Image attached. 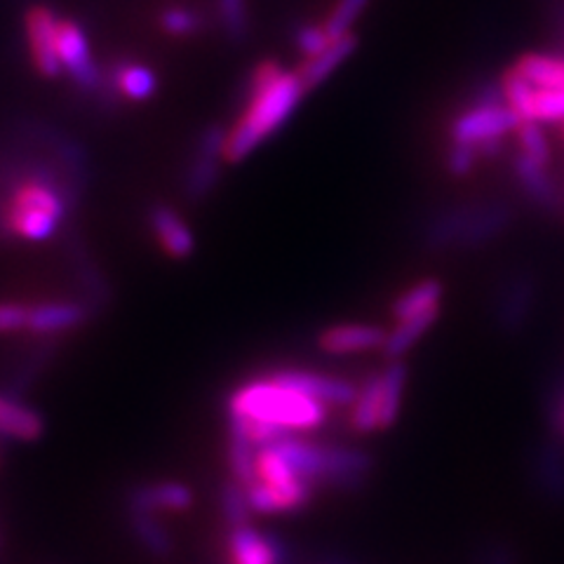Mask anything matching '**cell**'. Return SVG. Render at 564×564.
Returning a JSON list of instances; mask_svg holds the SVG:
<instances>
[{
    "label": "cell",
    "mask_w": 564,
    "mask_h": 564,
    "mask_svg": "<svg viewBox=\"0 0 564 564\" xmlns=\"http://www.w3.org/2000/svg\"><path fill=\"white\" fill-rule=\"evenodd\" d=\"M306 93L296 70L282 68L278 62H261L252 74L245 111L226 132L224 161H245L263 139L285 126Z\"/></svg>",
    "instance_id": "6da1fadb"
},
{
    "label": "cell",
    "mask_w": 564,
    "mask_h": 564,
    "mask_svg": "<svg viewBox=\"0 0 564 564\" xmlns=\"http://www.w3.org/2000/svg\"><path fill=\"white\" fill-rule=\"evenodd\" d=\"M228 412L234 419H252L275 423L290 433L315 431L327 421V404L311 398L296 388L278 381L259 379L245 383L228 400Z\"/></svg>",
    "instance_id": "7a4b0ae2"
},
{
    "label": "cell",
    "mask_w": 564,
    "mask_h": 564,
    "mask_svg": "<svg viewBox=\"0 0 564 564\" xmlns=\"http://www.w3.org/2000/svg\"><path fill=\"white\" fill-rule=\"evenodd\" d=\"M520 122L522 118L506 104L499 87L497 95L478 97L470 109L452 120L449 139L454 144L478 147L482 158H491L503 149V137L508 132H516Z\"/></svg>",
    "instance_id": "3957f363"
},
{
    "label": "cell",
    "mask_w": 564,
    "mask_h": 564,
    "mask_svg": "<svg viewBox=\"0 0 564 564\" xmlns=\"http://www.w3.org/2000/svg\"><path fill=\"white\" fill-rule=\"evenodd\" d=\"M375 473V458L365 449L325 445V468L321 485L339 491H356L367 485Z\"/></svg>",
    "instance_id": "277c9868"
},
{
    "label": "cell",
    "mask_w": 564,
    "mask_h": 564,
    "mask_svg": "<svg viewBox=\"0 0 564 564\" xmlns=\"http://www.w3.org/2000/svg\"><path fill=\"white\" fill-rule=\"evenodd\" d=\"M26 35L29 50L35 70L45 78H55L62 74L59 62V20L57 14L47 8H31L26 14Z\"/></svg>",
    "instance_id": "5b68a950"
},
{
    "label": "cell",
    "mask_w": 564,
    "mask_h": 564,
    "mask_svg": "<svg viewBox=\"0 0 564 564\" xmlns=\"http://www.w3.org/2000/svg\"><path fill=\"white\" fill-rule=\"evenodd\" d=\"M273 381L296 388V391L308 393L311 398L325 402L327 408H350L356 402L358 386H352L346 379H334L315 372H304V369H282L271 377Z\"/></svg>",
    "instance_id": "8992f818"
},
{
    "label": "cell",
    "mask_w": 564,
    "mask_h": 564,
    "mask_svg": "<svg viewBox=\"0 0 564 564\" xmlns=\"http://www.w3.org/2000/svg\"><path fill=\"white\" fill-rule=\"evenodd\" d=\"M57 47H59L62 68L68 70V76L74 78L80 87H95V83L99 80V70L93 62L87 35L76 22L59 20Z\"/></svg>",
    "instance_id": "52a82bcc"
},
{
    "label": "cell",
    "mask_w": 564,
    "mask_h": 564,
    "mask_svg": "<svg viewBox=\"0 0 564 564\" xmlns=\"http://www.w3.org/2000/svg\"><path fill=\"white\" fill-rule=\"evenodd\" d=\"M228 560L231 564H282V545L278 539L259 532L252 524L231 527Z\"/></svg>",
    "instance_id": "ba28073f"
},
{
    "label": "cell",
    "mask_w": 564,
    "mask_h": 564,
    "mask_svg": "<svg viewBox=\"0 0 564 564\" xmlns=\"http://www.w3.org/2000/svg\"><path fill=\"white\" fill-rule=\"evenodd\" d=\"M388 332L377 325H334L321 334V348L329 356H352L383 348Z\"/></svg>",
    "instance_id": "9c48e42d"
},
{
    "label": "cell",
    "mask_w": 564,
    "mask_h": 564,
    "mask_svg": "<svg viewBox=\"0 0 564 564\" xmlns=\"http://www.w3.org/2000/svg\"><path fill=\"white\" fill-rule=\"evenodd\" d=\"M151 228L155 240L161 242V247L165 250L167 257L172 259H186L193 247H196V240H193L191 228L186 226V221L176 215V212L167 205H155L151 209Z\"/></svg>",
    "instance_id": "30bf717a"
},
{
    "label": "cell",
    "mask_w": 564,
    "mask_h": 564,
    "mask_svg": "<svg viewBox=\"0 0 564 564\" xmlns=\"http://www.w3.org/2000/svg\"><path fill=\"white\" fill-rule=\"evenodd\" d=\"M358 47V35L356 33H346L344 39L339 41H332L321 55H315L311 59H304V64L296 68L299 78H302L306 90H315L317 85L323 80H327L334 70H337L352 52Z\"/></svg>",
    "instance_id": "8fae6325"
},
{
    "label": "cell",
    "mask_w": 564,
    "mask_h": 564,
    "mask_svg": "<svg viewBox=\"0 0 564 564\" xmlns=\"http://www.w3.org/2000/svg\"><path fill=\"white\" fill-rule=\"evenodd\" d=\"M273 447L288 458V464L294 468V473L308 485H321L323 468H325V445L306 443V440L288 435L280 443H273Z\"/></svg>",
    "instance_id": "7c38bea8"
},
{
    "label": "cell",
    "mask_w": 564,
    "mask_h": 564,
    "mask_svg": "<svg viewBox=\"0 0 564 564\" xmlns=\"http://www.w3.org/2000/svg\"><path fill=\"white\" fill-rule=\"evenodd\" d=\"M193 494L182 482H155L151 487H141L132 494V510L134 513H153V510H180L191 508Z\"/></svg>",
    "instance_id": "4fadbf2b"
},
{
    "label": "cell",
    "mask_w": 564,
    "mask_h": 564,
    "mask_svg": "<svg viewBox=\"0 0 564 564\" xmlns=\"http://www.w3.org/2000/svg\"><path fill=\"white\" fill-rule=\"evenodd\" d=\"M348 423L352 433L358 435L381 431V375H369L358 386L356 402L350 404Z\"/></svg>",
    "instance_id": "5bb4252c"
},
{
    "label": "cell",
    "mask_w": 564,
    "mask_h": 564,
    "mask_svg": "<svg viewBox=\"0 0 564 564\" xmlns=\"http://www.w3.org/2000/svg\"><path fill=\"white\" fill-rule=\"evenodd\" d=\"M224 144H226V132L221 128H212L203 137V147L198 161L193 163V170L188 172L186 193L191 196H200V193L209 191L212 184L217 180V158H224Z\"/></svg>",
    "instance_id": "9a60e30c"
},
{
    "label": "cell",
    "mask_w": 564,
    "mask_h": 564,
    "mask_svg": "<svg viewBox=\"0 0 564 564\" xmlns=\"http://www.w3.org/2000/svg\"><path fill=\"white\" fill-rule=\"evenodd\" d=\"M85 311L78 304L52 302L29 308L26 329L33 334H59L83 325Z\"/></svg>",
    "instance_id": "2e32d148"
},
{
    "label": "cell",
    "mask_w": 564,
    "mask_h": 564,
    "mask_svg": "<svg viewBox=\"0 0 564 564\" xmlns=\"http://www.w3.org/2000/svg\"><path fill=\"white\" fill-rule=\"evenodd\" d=\"M513 174L522 191L529 198L539 205H553L557 200V186L551 176V170L545 165H539L532 158H527L524 153L513 155Z\"/></svg>",
    "instance_id": "e0dca14e"
},
{
    "label": "cell",
    "mask_w": 564,
    "mask_h": 564,
    "mask_svg": "<svg viewBox=\"0 0 564 564\" xmlns=\"http://www.w3.org/2000/svg\"><path fill=\"white\" fill-rule=\"evenodd\" d=\"M443 294H445V285L437 278L419 280L416 285L404 290L395 299L391 306V315L400 323V321H408V317L435 311L440 308V304H443Z\"/></svg>",
    "instance_id": "ac0fdd59"
},
{
    "label": "cell",
    "mask_w": 564,
    "mask_h": 564,
    "mask_svg": "<svg viewBox=\"0 0 564 564\" xmlns=\"http://www.w3.org/2000/svg\"><path fill=\"white\" fill-rule=\"evenodd\" d=\"M510 68L532 83L536 90H562L564 87V57L524 55Z\"/></svg>",
    "instance_id": "d6986e66"
},
{
    "label": "cell",
    "mask_w": 564,
    "mask_h": 564,
    "mask_svg": "<svg viewBox=\"0 0 564 564\" xmlns=\"http://www.w3.org/2000/svg\"><path fill=\"white\" fill-rule=\"evenodd\" d=\"M437 315H440V308L408 317V321H400L398 327L388 334V339L381 348L383 356L388 360H400L404 352H410L414 348V344H419L423 334H426L437 323Z\"/></svg>",
    "instance_id": "ffe728a7"
},
{
    "label": "cell",
    "mask_w": 564,
    "mask_h": 564,
    "mask_svg": "<svg viewBox=\"0 0 564 564\" xmlns=\"http://www.w3.org/2000/svg\"><path fill=\"white\" fill-rule=\"evenodd\" d=\"M43 433V419L39 412L22 402L0 398V435L14 440H35Z\"/></svg>",
    "instance_id": "44dd1931"
},
{
    "label": "cell",
    "mask_w": 564,
    "mask_h": 564,
    "mask_svg": "<svg viewBox=\"0 0 564 564\" xmlns=\"http://www.w3.org/2000/svg\"><path fill=\"white\" fill-rule=\"evenodd\" d=\"M404 383H408V365L391 360L381 372V431L395 426L402 408Z\"/></svg>",
    "instance_id": "7402d4cb"
},
{
    "label": "cell",
    "mask_w": 564,
    "mask_h": 564,
    "mask_svg": "<svg viewBox=\"0 0 564 564\" xmlns=\"http://www.w3.org/2000/svg\"><path fill=\"white\" fill-rule=\"evenodd\" d=\"M10 209H29V212H45V215H52L62 219L64 217V203L59 198V193L39 182L31 180L24 182L14 188L12 200H10Z\"/></svg>",
    "instance_id": "603a6c76"
},
{
    "label": "cell",
    "mask_w": 564,
    "mask_h": 564,
    "mask_svg": "<svg viewBox=\"0 0 564 564\" xmlns=\"http://www.w3.org/2000/svg\"><path fill=\"white\" fill-rule=\"evenodd\" d=\"M254 445L250 443L240 429L231 426V435H228V466H231L234 480L242 487H250L257 475H254Z\"/></svg>",
    "instance_id": "cb8c5ba5"
},
{
    "label": "cell",
    "mask_w": 564,
    "mask_h": 564,
    "mask_svg": "<svg viewBox=\"0 0 564 564\" xmlns=\"http://www.w3.org/2000/svg\"><path fill=\"white\" fill-rule=\"evenodd\" d=\"M116 87L126 95L128 99L144 101L153 97L158 78L151 68L139 66V64H126L116 70Z\"/></svg>",
    "instance_id": "d4e9b609"
},
{
    "label": "cell",
    "mask_w": 564,
    "mask_h": 564,
    "mask_svg": "<svg viewBox=\"0 0 564 564\" xmlns=\"http://www.w3.org/2000/svg\"><path fill=\"white\" fill-rule=\"evenodd\" d=\"M539 480L553 501H564V456L557 447H545L541 452Z\"/></svg>",
    "instance_id": "484cf974"
},
{
    "label": "cell",
    "mask_w": 564,
    "mask_h": 564,
    "mask_svg": "<svg viewBox=\"0 0 564 564\" xmlns=\"http://www.w3.org/2000/svg\"><path fill=\"white\" fill-rule=\"evenodd\" d=\"M518 137V151L524 153L527 158H532L539 165H551V147H549V139H545L543 130L539 128L536 120H522L520 128L516 130Z\"/></svg>",
    "instance_id": "4316f807"
},
{
    "label": "cell",
    "mask_w": 564,
    "mask_h": 564,
    "mask_svg": "<svg viewBox=\"0 0 564 564\" xmlns=\"http://www.w3.org/2000/svg\"><path fill=\"white\" fill-rule=\"evenodd\" d=\"M367 6H369V0H337L323 24L329 35V41H339L346 33H350L352 22L358 20Z\"/></svg>",
    "instance_id": "83f0119b"
},
{
    "label": "cell",
    "mask_w": 564,
    "mask_h": 564,
    "mask_svg": "<svg viewBox=\"0 0 564 564\" xmlns=\"http://www.w3.org/2000/svg\"><path fill=\"white\" fill-rule=\"evenodd\" d=\"M221 506H224V516H226V522L231 527H242V524H250L247 520H250V501H247V489L240 485V482H228L224 487V494H221Z\"/></svg>",
    "instance_id": "f1b7e54d"
},
{
    "label": "cell",
    "mask_w": 564,
    "mask_h": 564,
    "mask_svg": "<svg viewBox=\"0 0 564 564\" xmlns=\"http://www.w3.org/2000/svg\"><path fill=\"white\" fill-rule=\"evenodd\" d=\"M480 161H485L480 149L470 144H454L452 141V147L445 153V167L452 176H458V180L468 176L475 167H478Z\"/></svg>",
    "instance_id": "f546056e"
},
{
    "label": "cell",
    "mask_w": 564,
    "mask_h": 564,
    "mask_svg": "<svg viewBox=\"0 0 564 564\" xmlns=\"http://www.w3.org/2000/svg\"><path fill=\"white\" fill-rule=\"evenodd\" d=\"M536 122H560L564 120V87L562 90H536L532 116Z\"/></svg>",
    "instance_id": "4dcf8cb0"
},
{
    "label": "cell",
    "mask_w": 564,
    "mask_h": 564,
    "mask_svg": "<svg viewBox=\"0 0 564 564\" xmlns=\"http://www.w3.org/2000/svg\"><path fill=\"white\" fill-rule=\"evenodd\" d=\"M134 529H137L139 539L144 541L153 553H158V555H167L170 553V536H167V532L149 513H134Z\"/></svg>",
    "instance_id": "1f68e13d"
},
{
    "label": "cell",
    "mask_w": 564,
    "mask_h": 564,
    "mask_svg": "<svg viewBox=\"0 0 564 564\" xmlns=\"http://www.w3.org/2000/svg\"><path fill=\"white\" fill-rule=\"evenodd\" d=\"M296 50L299 55H302L304 59H311L315 55H321V52L332 43L329 35L325 31L323 24H306L296 31Z\"/></svg>",
    "instance_id": "d6a6232c"
},
{
    "label": "cell",
    "mask_w": 564,
    "mask_h": 564,
    "mask_svg": "<svg viewBox=\"0 0 564 564\" xmlns=\"http://www.w3.org/2000/svg\"><path fill=\"white\" fill-rule=\"evenodd\" d=\"M200 26V17L186 8H167L161 14V29L170 35H191Z\"/></svg>",
    "instance_id": "836d02e7"
},
{
    "label": "cell",
    "mask_w": 564,
    "mask_h": 564,
    "mask_svg": "<svg viewBox=\"0 0 564 564\" xmlns=\"http://www.w3.org/2000/svg\"><path fill=\"white\" fill-rule=\"evenodd\" d=\"M219 14L224 29L231 39L240 41L247 33V3L245 0H219Z\"/></svg>",
    "instance_id": "e575fe53"
},
{
    "label": "cell",
    "mask_w": 564,
    "mask_h": 564,
    "mask_svg": "<svg viewBox=\"0 0 564 564\" xmlns=\"http://www.w3.org/2000/svg\"><path fill=\"white\" fill-rule=\"evenodd\" d=\"M29 308L20 304H0V334L26 329Z\"/></svg>",
    "instance_id": "d590c367"
},
{
    "label": "cell",
    "mask_w": 564,
    "mask_h": 564,
    "mask_svg": "<svg viewBox=\"0 0 564 564\" xmlns=\"http://www.w3.org/2000/svg\"><path fill=\"white\" fill-rule=\"evenodd\" d=\"M482 564H516L513 553H510L508 545L499 543V545H489Z\"/></svg>",
    "instance_id": "8d00e7d4"
}]
</instances>
